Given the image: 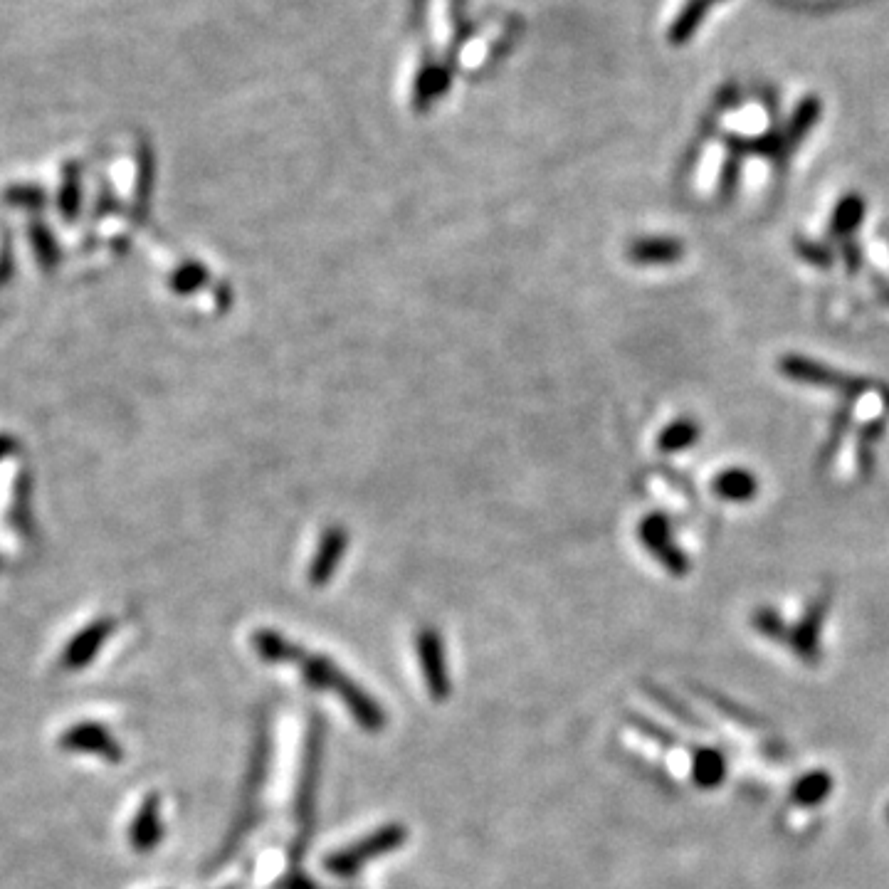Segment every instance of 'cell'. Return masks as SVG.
<instances>
[{
	"label": "cell",
	"instance_id": "cell-1",
	"mask_svg": "<svg viewBox=\"0 0 889 889\" xmlns=\"http://www.w3.org/2000/svg\"><path fill=\"white\" fill-rule=\"evenodd\" d=\"M294 665H299L304 682H307L309 687L326 689V692L336 694V697L344 702V707L349 709L351 717L359 722L361 729L371 731V734H378V731L386 727L388 719L386 712H383L381 702L373 699L359 682L351 680V677L346 675L336 662H331L329 657L314 655V652H307L302 647L297 660H294Z\"/></svg>",
	"mask_w": 889,
	"mask_h": 889
},
{
	"label": "cell",
	"instance_id": "cell-2",
	"mask_svg": "<svg viewBox=\"0 0 889 889\" xmlns=\"http://www.w3.org/2000/svg\"><path fill=\"white\" fill-rule=\"evenodd\" d=\"M322 754H324V724L322 719L312 717L307 731V744H304L302 756V773H299L297 798H294V818H297V850L302 855L307 848L309 838L314 833L317 823V788L319 773H322Z\"/></svg>",
	"mask_w": 889,
	"mask_h": 889
},
{
	"label": "cell",
	"instance_id": "cell-3",
	"mask_svg": "<svg viewBox=\"0 0 889 889\" xmlns=\"http://www.w3.org/2000/svg\"><path fill=\"white\" fill-rule=\"evenodd\" d=\"M405 840H408V828L403 823H388L383 828L368 833L356 845H349V848L326 857L324 870L334 877H354L359 875L366 862L378 860V857L388 855V852L403 848Z\"/></svg>",
	"mask_w": 889,
	"mask_h": 889
},
{
	"label": "cell",
	"instance_id": "cell-4",
	"mask_svg": "<svg viewBox=\"0 0 889 889\" xmlns=\"http://www.w3.org/2000/svg\"><path fill=\"white\" fill-rule=\"evenodd\" d=\"M778 371L783 378L793 383H801V386H813V388H835V391H843L845 396H862L867 391V381L862 378L848 376V373H840L835 368L820 364V361L806 359V356L798 354H786L778 359Z\"/></svg>",
	"mask_w": 889,
	"mask_h": 889
},
{
	"label": "cell",
	"instance_id": "cell-5",
	"mask_svg": "<svg viewBox=\"0 0 889 889\" xmlns=\"http://www.w3.org/2000/svg\"><path fill=\"white\" fill-rule=\"evenodd\" d=\"M638 536L645 549L670 571V576H687L689 559L685 556V551L675 544V539H672V524L665 514H647L638 526Z\"/></svg>",
	"mask_w": 889,
	"mask_h": 889
},
{
	"label": "cell",
	"instance_id": "cell-6",
	"mask_svg": "<svg viewBox=\"0 0 889 889\" xmlns=\"http://www.w3.org/2000/svg\"><path fill=\"white\" fill-rule=\"evenodd\" d=\"M415 650H418L420 670H423L425 687H428L430 699L435 702H445L452 692L450 675H447V660H445V645L440 638L438 630L423 628L415 638Z\"/></svg>",
	"mask_w": 889,
	"mask_h": 889
},
{
	"label": "cell",
	"instance_id": "cell-7",
	"mask_svg": "<svg viewBox=\"0 0 889 889\" xmlns=\"http://www.w3.org/2000/svg\"><path fill=\"white\" fill-rule=\"evenodd\" d=\"M60 746L65 751H72V754L99 756V759L109 761V764H119L124 759L122 744L114 739L112 731L97 722L72 724L70 729L62 731Z\"/></svg>",
	"mask_w": 889,
	"mask_h": 889
},
{
	"label": "cell",
	"instance_id": "cell-8",
	"mask_svg": "<svg viewBox=\"0 0 889 889\" xmlns=\"http://www.w3.org/2000/svg\"><path fill=\"white\" fill-rule=\"evenodd\" d=\"M346 546H349V531L344 526H329L324 531L322 541L317 546V554H314L312 564H309V583L317 588L326 586V583L334 578L336 568L344 561Z\"/></svg>",
	"mask_w": 889,
	"mask_h": 889
},
{
	"label": "cell",
	"instance_id": "cell-9",
	"mask_svg": "<svg viewBox=\"0 0 889 889\" xmlns=\"http://www.w3.org/2000/svg\"><path fill=\"white\" fill-rule=\"evenodd\" d=\"M161 840H163L161 796L159 793H149V796L141 801L134 820H131L129 843L136 852H151L156 850V845H159Z\"/></svg>",
	"mask_w": 889,
	"mask_h": 889
},
{
	"label": "cell",
	"instance_id": "cell-10",
	"mask_svg": "<svg viewBox=\"0 0 889 889\" xmlns=\"http://www.w3.org/2000/svg\"><path fill=\"white\" fill-rule=\"evenodd\" d=\"M823 117V102H820L818 94H806L801 102L793 107L791 117L786 119V124H781L783 131V151H786V161L791 159L793 151L806 141V136L815 129Z\"/></svg>",
	"mask_w": 889,
	"mask_h": 889
},
{
	"label": "cell",
	"instance_id": "cell-11",
	"mask_svg": "<svg viewBox=\"0 0 889 889\" xmlns=\"http://www.w3.org/2000/svg\"><path fill=\"white\" fill-rule=\"evenodd\" d=\"M825 610H828V598H818L806 610L801 623L796 628L788 630V638L786 643L793 645L798 657H803L806 662H815L818 660V652H820V625L825 620Z\"/></svg>",
	"mask_w": 889,
	"mask_h": 889
},
{
	"label": "cell",
	"instance_id": "cell-12",
	"mask_svg": "<svg viewBox=\"0 0 889 889\" xmlns=\"http://www.w3.org/2000/svg\"><path fill=\"white\" fill-rule=\"evenodd\" d=\"M625 255L633 265L665 267L675 265L685 257V245L677 238H640L628 245Z\"/></svg>",
	"mask_w": 889,
	"mask_h": 889
},
{
	"label": "cell",
	"instance_id": "cell-13",
	"mask_svg": "<svg viewBox=\"0 0 889 889\" xmlns=\"http://www.w3.org/2000/svg\"><path fill=\"white\" fill-rule=\"evenodd\" d=\"M109 633H112V623L109 620H99V623H92L89 628H84L67 645L65 655H62V665L67 670H82V667H87L97 657V652L102 650V645L107 643Z\"/></svg>",
	"mask_w": 889,
	"mask_h": 889
},
{
	"label": "cell",
	"instance_id": "cell-14",
	"mask_svg": "<svg viewBox=\"0 0 889 889\" xmlns=\"http://www.w3.org/2000/svg\"><path fill=\"white\" fill-rule=\"evenodd\" d=\"M712 492L722 502L731 504H749L759 494V480L746 467H727L712 480Z\"/></svg>",
	"mask_w": 889,
	"mask_h": 889
},
{
	"label": "cell",
	"instance_id": "cell-15",
	"mask_svg": "<svg viewBox=\"0 0 889 889\" xmlns=\"http://www.w3.org/2000/svg\"><path fill=\"white\" fill-rule=\"evenodd\" d=\"M867 215V201L860 193H845L838 203H835L833 215H830V238L845 240L855 238L857 230L862 228Z\"/></svg>",
	"mask_w": 889,
	"mask_h": 889
},
{
	"label": "cell",
	"instance_id": "cell-16",
	"mask_svg": "<svg viewBox=\"0 0 889 889\" xmlns=\"http://www.w3.org/2000/svg\"><path fill=\"white\" fill-rule=\"evenodd\" d=\"M717 3H722V0H687V3L680 8V13L675 15V20H672L670 30H667V40H670V45L675 47L687 45V42L697 35V30L702 28L709 10H712Z\"/></svg>",
	"mask_w": 889,
	"mask_h": 889
},
{
	"label": "cell",
	"instance_id": "cell-17",
	"mask_svg": "<svg viewBox=\"0 0 889 889\" xmlns=\"http://www.w3.org/2000/svg\"><path fill=\"white\" fill-rule=\"evenodd\" d=\"M250 643L255 647V655L260 657V660L272 662V665H287V662L289 665H294L299 650H302V645H294L292 640H287L282 633L270 628L255 630Z\"/></svg>",
	"mask_w": 889,
	"mask_h": 889
},
{
	"label": "cell",
	"instance_id": "cell-18",
	"mask_svg": "<svg viewBox=\"0 0 889 889\" xmlns=\"http://www.w3.org/2000/svg\"><path fill=\"white\" fill-rule=\"evenodd\" d=\"M724 144H727V156H724L722 176H719V196L724 201H729L736 193V188H739L741 166H744V159L749 156V139L741 134H729L724 139Z\"/></svg>",
	"mask_w": 889,
	"mask_h": 889
},
{
	"label": "cell",
	"instance_id": "cell-19",
	"mask_svg": "<svg viewBox=\"0 0 889 889\" xmlns=\"http://www.w3.org/2000/svg\"><path fill=\"white\" fill-rule=\"evenodd\" d=\"M699 435H702V430L692 418H677L670 425H665L662 433L657 435V450L665 452V455H675V452L697 445Z\"/></svg>",
	"mask_w": 889,
	"mask_h": 889
},
{
	"label": "cell",
	"instance_id": "cell-20",
	"mask_svg": "<svg viewBox=\"0 0 889 889\" xmlns=\"http://www.w3.org/2000/svg\"><path fill=\"white\" fill-rule=\"evenodd\" d=\"M692 773H694V781H697V786L714 788L724 781L727 766H724L722 754H717L714 749H697V754H694Z\"/></svg>",
	"mask_w": 889,
	"mask_h": 889
},
{
	"label": "cell",
	"instance_id": "cell-21",
	"mask_svg": "<svg viewBox=\"0 0 889 889\" xmlns=\"http://www.w3.org/2000/svg\"><path fill=\"white\" fill-rule=\"evenodd\" d=\"M447 84H450V75H447L443 67L433 65V67H428V70H425V72H420L418 89H415V99H418V107L423 109L425 104L433 102V99H438L440 94H443L445 89H447Z\"/></svg>",
	"mask_w": 889,
	"mask_h": 889
},
{
	"label": "cell",
	"instance_id": "cell-22",
	"mask_svg": "<svg viewBox=\"0 0 889 889\" xmlns=\"http://www.w3.org/2000/svg\"><path fill=\"white\" fill-rule=\"evenodd\" d=\"M793 250L803 262H808L810 267H818V270H828L835 262V252L825 243H815V240L796 238L793 240Z\"/></svg>",
	"mask_w": 889,
	"mask_h": 889
},
{
	"label": "cell",
	"instance_id": "cell-23",
	"mask_svg": "<svg viewBox=\"0 0 889 889\" xmlns=\"http://www.w3.org/2000/svg\"><path fill=\"white\" fill-rule=\"evenodd\" d=\"M830 791V778L825 773H808L806 778H801L793 791V798L798 803H806V806H815V803L823 801Z\"/></svg>",
	"mask_w": 889,
	"mask_h": 889
},
{
	"label": "cell",
	"instance_id": "cell-24",
	"mask_svg": "<svg viewBox=\"0 0 889 889\" xmlns=\"http://www.w3.org/2000/svg\"><path fill=\"white\" fill-rule=\"evenodd\" d=\"M751 620H754L756 630H759L761 635H766V638H773V640H786L788 638L786 623H783L781 615H778L776 610L761 608V610H756L754 618H751Z\"/></svg>",
	"mask_w": 889,
	"mask_h": 889
},
{
	"label": "cell",
	"instance_id": "cell-25",
	"mask_svg": "<svg viewBox=\"0 0 889 889\" xmlns=\"http://www.w3.org/2000/svg\"><path fill=\"white\" fill-rule=\"evenodd\" d=\"M840 255H843L845 270H848L850 275L860 272V267H862V262H865V257H862V247H860V243H857L855 238L845 240L843 247H840Z\"/></svg>",
	"mask_w": 889,
	"mask_h": 889
},
{
	"label": "cell",
	"instance_id": "cell-26",
	"mask_svg": "<svg viewBox=\"0 0 889 889\" xmlns=\"http://www.w3.org/2000/svg\"><path fill=\"white\" fill-rule=\"evenodd\" d=\"M275 889H322L309 875H304L302 870H289L287 875L277 882Z\"/></svg>",
	"mask_w": 889,
	"mask_h": 889
},
{
	"label": "cell",
	"instance_id": "cell-27",
	"mask_svg": "<svg viewBox=\"0 0 889 889\" xmlns=\"http://www.w3.org/2000/svg\"><path fill=\"white\" fill-rule=\"evenodd\" d=\"M203 284H205V270L203 267H196V265L186 267V270H183L176 280V287L181 289V292H193V289L203 287Z\"/></svg>",
	"mask_w": 889,
	"mask_h": 889
}]
</instances>
